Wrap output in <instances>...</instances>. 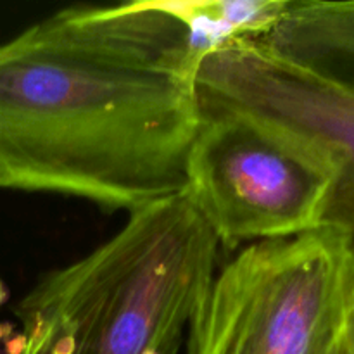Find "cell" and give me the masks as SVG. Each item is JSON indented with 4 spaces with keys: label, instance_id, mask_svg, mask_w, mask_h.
I'll return each instance as SVG.
<instances>
[{
    "label": "cell",
    "instance_id": "cell-4",
    "mask_svg": "<svg viewBox=\"0 0 354 354\" xmlns=\"http://www.w3.org/2000/svg\"><path fill=\"white\" fill-rule=\"evenodd\" d=\"M335 178L330 156L299 131L251 111L201 106L183 196L220 248L318 230Z\"/></svg>",
    "mask_w": 354,
    "mask_h": 354
},
{
    "label": "cell",
    "instance_id": "cell-8",
    "mask_svg": "<svg viewBox=\"0 0 354 354\" xmlns=\"http://www.w3.org/2000/svg\"><path fill=\"white\" fill-rule=\"evenodd\" d=\"M14 334V327L6 322H0V344H7V341L10 339V335Z\"/></svg>",
    "mask_w": 354,
    "mask_h": 354
},
{
    "label": "cell",
    "instance_id": "cell-7",
    "mask_svg": "<svg viewBox=\"0 0 354 354\" xmlns=\"http://www.w3.org/2000/svg\"><path fill=\"white\" fill-rule=\"evenodd\" d=\"M158 6L185 26L199 62L209 52L241 38H259L273 26L287 0L162 2Z\"/></svg>",
    "mask_w": 354,
    "mask_h": 354
},
{
    "label": "cell",
    "instance_id": "cell-6",
    "mask_svg": "<svg viewBox=\"0 0 354 354\" xmlns=\"http://www.w3.org/2000/svg\"><path fill=\"white\" fill-rule=\"evenodd\" d=\"M261 40L354 90V0H287Z\"/></svg>",
    "mask_w": 354,
    "mask_h": 354
},
{
    "label": "cell",
    "instance_id": "cell-1",
    "mask_svg": "<svg viewBox=\"0 0 354 354\" xmlns=\"http://www.w3.org/2000/svg\"><path fill=\"white\" fill-rule=\"evenodd\" d=\"M199 64L152 0L71 6L0 41V189L128 214L183 194Z\"/></svg>",
    "mask_w": 354,
    "mask_h": 354
},
{
    "label": "cell",
    "instance_id": "cell-3",
    "mask_svg": "<svg viewBox=\"0 0 354 354\" xmlns=\"http://www.w3.org/2000/svg\"><path fill=\"white\" fill-rule=\"evenodd\" d=\"M354 251L318 228L235 252L214 273L182 354H353Z\"/></svg>",
    "mask_w": 354,
    "mask_h": 354
},
{
    "label": "cell",
    "instance_id": "cell-10",
    "mask_svg": "<svg viewBox=\"0 0 354 354\" xmlns=\"http://www.w3.org/2000/svg\"><path fill=\"white\" fill-rule=\"evenodd\" d=\"M351 346H353V354H354V308L351 315Z\"/></svg>",
    "mask_w": 354,
    "mask_h": 354
},
{
    "label": "cell",
    "instance_id": "cell-9",
    "mask_svg": "<svg viewBox=\"0 0 354 354\" xmlns=\"http://www.w3.org/2000/svg\"><path fill=\"white\" fill-rule=\"evenodd\" d=\"M7 297H9V292H7V287H6V283H3L2 280H0V306H2V304L6 303Z\"/></svg>",
    "mask_w": 354,
    "mask_h": 354
},
{
    "label": "cell",
    "instance_id": "cell-5",
    "mask_svg": "<svg viewBox=\"0 0 354 354\" xmlns=\"http://www.w3.org/2000/svg\"><path fill=\"white\" fill-rule=\"evenodd\" d=\"M201 106L272 118L320 145L337 169L324 227L354 251V90L280 54L261 38H241L201 61ZM322 227V228H324Z\"/></svg>",
    "mask_w": 354,
    "mask_h": 354
},
{
    "label": "cell",
    "instance_id": "cell-2",
    "mask_svg": "<svg viewBox=\"0 0 354 354\" xmlns=\"http://www.w3.org/2000/svg\"><path fill=\"white\" fill-rule=\"evenodd\" d=\"M218 252L183 194L133 211L109 241L17 303L21 328L6 354H182Z\"/></svg>",
    "mask_w": 354,
    "mask_h": 354
}]
</instances>
